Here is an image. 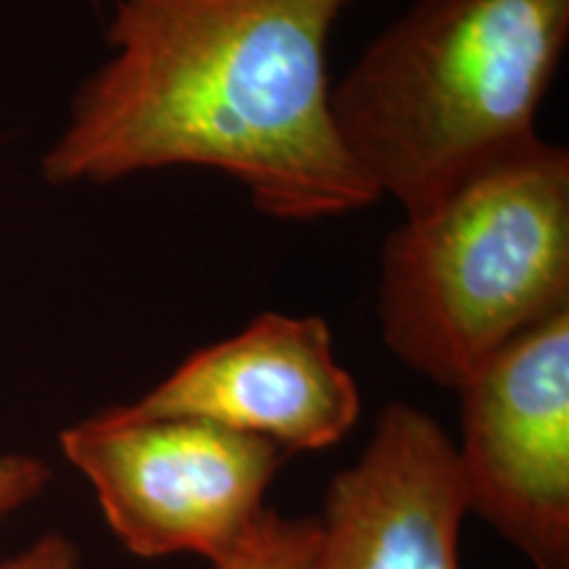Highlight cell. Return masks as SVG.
<instances>
[{
  "label": "cell",
  "mask_w": 569,
  "mask_h": 569,
  "mask_svg": "<svg viewBox=\"0 0 569 569\" xmlns=\"http://www.w3.org/2000/svg\"><path fill=\"white\" fill-rule=\"evenodd\" d=\"M569 311V153L538 138L411 211L380 269L398 361L459 390L490 356Z\"/></svg>",
  "instance_id": "cell-3"
},
{
  "label": "cell",
  "mask_w": 569,
  "mask_h": 569,
  "mask_svg": "<svg viewBox=\"0 0 569 569\" xmlns=\"http://www.w3.org/2000/svg\"><path fill=\"white\" fill-rule=\"evenodd\" d=\"M59 443L127 551L140 559L193 553L211 567L251 536L288 459L264 438L201 419L142 417L127 403L67 427Z\"/></svg>",
  "instance_id": "cell-4"
},
{
  "label": "cell",
  "mask_w": 569,
  "mask_h": 569,
  "mask_svg": "<svg viewBox=\"0 0 569 569\" xmlns=\"http://www.w3.org/2000/svg\"><path fill=\"white\" fill-rule=\"evenodd\" d=\"M569 0H417L332 84V119L377 196L419 211L536 142Z\"/></svg>",
  "instance_id": "cell-2"
},
{
  "label": "cell",
  "mask_w": 569,
  "mask_h": 569,
  "mask_svg": "<svg viewBox=\"0 0 569 569\" xmlns=\"http://www.w3.org/2000/svg\"><path fill=\"white\" fill-rule=\"evenodd\" d=\"M51 467L30 453H0V522L30 507L51 486Z\"/></svg>",
  "instance_id": "cell-9"
},
{
  "label": "cell",
  "mask_w": 569,
  "mask_h": 569,
  "mask_svg": "<svg viewBox=\"0 0 569 569\" xmlns=\"http://www.w3.org/2000/svg\"><path fill=\"white\" fill-rule=\"evenodd\" d=\"M127 407L264 438L290 457L340 443L359 422L361 396L322 317L267 311L238 336L198 348Z\"/></svg>",
  "instance_id": "cell-6"
},
{
  "label": "cell",
  "mask_w": 569,
  "mask_h": 569,
  "mask_svg": "<svg viewBox=\"0 0 569 569\" xmlns=\"http://www.w3.org/2000/svg\"><path fill=\"white\" fill-rule=\"evenodd\" d=\"M315 538L317 517H282L267 509L243 546L213 569H303Z\"/></svg>",
  "instance_id": "cell-8"
},
{
  "label": "cell",
  "mask_w": 569,
  "mask_h": 569,
  "mask_svg": "<svg viewBox=\"0 0 569 569\" xmlns=\"http://www.w3.org/2000/svg\"><path fill=\"white\" fill-rule=\"evenodd\" d=\"M80 546L67 532L51 530L32 540L27 549L0 561V569H80Z\"/></svg>",
  "instance_id": "cell-10"
},
{
  "label": "cell",
  "mask_w": 569,
  "mask_h": 569,
  "mask_svg": "<svg viewBox=\"0 0 569 569\" xmlns=\"http://www.w3.org/2000/svg\"><path fill=\"white\" fill-rule=\"evenodd\" d=\"M467 517L457 446L436 417L388 403L330 480L303 569H461Z\"/></svg>",
  "instance_id": "cell-7"
},
{
  "label": "cell",
  "mask_w": 569,
  "mask_h": 569,
  "mask_svg": "<svg viewBox=\"0 0 569 569\" xmlns=\"http://www.w3.org/2000/svg\"><path fill=\"white\" fill-rule=\"evenodd\" d=\"M353 0H113L111 59L42 159L51 184L227 174L280 222L380 201L332 119L327 51Z\"/></svg>",
  "instance_id": "cell-1"
},
{
  "label": "cell",
  "mask_w": 569,
  "mask_h": 569,
  "mask_svg": "<svg viewBox=\"0 0 569 569\" xmlns=\"http://www.w3.org/2000/svg\"><path fill=\"white\" fill-rule=\"evenodd\" d=\"M96 3H98V6H101V3H103V0H96Z\"/></svg>",
  "instance_id": "cell-11"
},
{
  "label": "cell",
  "mask_w": 569,
  "mask_h": 569,
  "mask_svg": "<svg viewBox=\"0 0 569 569\" xmlns=\"http://www.w3.org/2000/svg\"><path fill=\"white\" fill-rule=\"evenodd\" d=\"M459 393L467 515L532 569H569V311L490 356Z\"/></svg>",
  "instance_id": "cell-5"
}]
</instances>
